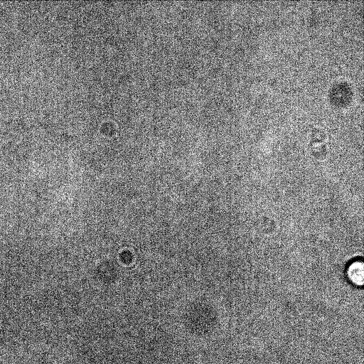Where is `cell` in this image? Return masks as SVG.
Masks as SVG:
<instances>
[{
  "label": "cell",
  "mask_w": 364,
  "mask_h": 364,
  "mask_svg": "<svg viewBox=\"0 0 364 364\" xmlns=\"http://www.w3.org/2000/svg\"><path fill=\"white\" fill-rule=\"evenodd\" d=\"M347 276L355 285L362 286L364 279V267L362 262H354L348 268Z\"/></svg>",
  "instance_id": "6da1fadb"
}]
</instances>
